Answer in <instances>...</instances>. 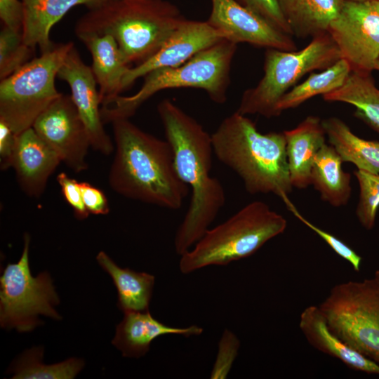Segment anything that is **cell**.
Listing matches in <instances>:
<instances>
[{
  "instance_id": "8fae6325",
  "label": "cell",
  "mask_w": 379,
  "mask_h": 379,
  "mask_svg": "<svg viewBox=\"0 0 379 379\" xmlns=\"http://www.w3.org/2000/svg\"><path fill=\"white\" fill-rule=\"evenodd\" d=\"M327 32L352 72L375 70L379 59V1L343 0Z\"/></svg>"
},
{
  "instance_id": "30bf717a",
  "label": "cell",
  "mask_w": 379,
  "mask_h": 379,
  "mask_svg": "<svg viewBox=\"0 0 379 379\" xmlns=\"http://www.w3.org/2000/svg\"><path fill=\"white\" fill-rule=\"evenodd\" d=\"M30 236L24 235L20 260L9 263L0 278V324L2 328L28 332L41 324L39 315L55 320L61 317L55 310L59 297L47 272L33 277L29 264Z\"/></svg>"
},
{
  "instance_id": "484cf974",
  "label": "cell",
  "mask_w": 379,
  "mask_h": 379,
  "mask_svg": "<svg viewBox=\"0 0 379 379\" xmlns=\"http://www.w3.org/2000/svg\"><path fill=\"white\" fill-rule=\"evenodd\" d=\"M322 97L354 106V116L379 134V89L371 74L351 72L342 86Z\"/></svg>"
},
{
  "instance_id": "f35d334b",
  "label": "cell",
  "mask_w": 379,
  "mask_h": 379,
  "mask_svg": "<svg viewBox=\"0 0 379 379\" xmlns=\"http://www.w3.org/2000/svg\"><path fill=\"white\" fill-rule=\"evenodd\" d=\"M375 69L379 71V59L375 64Z\"/></svg>"
},
{
  "instance_id": "d590c367",
  "label": "cell",
  "mask_w": 379,
  "mask_h": 379,
  "mask_svg": "<svg viewBox=\"0 0 379 379\" xmlns=\"http://www.w3.org/2000/svg\"><path fill=\"white\" fill-rule=\"evenodd\" d=\"M0 18L3 25L22 31L24 6L20 0H0Z\"/></svg>"
},
{
  "instance_id": "f1b7e54d",
  "label": "cell",
  "mask_w": 379,
  "mask_h": 379,
  "mask_svg": "<svg viewBox=\"0 0 379 379\" xmlns=\"http://www.w3.org/2000/svg\"><path fill=\"white\" fill-rule=\"evenodd\" d=\"M35 48L25 44L22 31L3 25L0 32V79H4L32 60Z\"/></svg>"
},
{
  "instance_id": "d4e9b609",
  "label": "cell",
  "mask_w": 379,
  "mask_h": 379,
  "mask_svg": "<svg viewBox=\"0 0 379 379\" xmlns=\"http://www.w3.org/2000/svg\"><path fill=\"white\" fill-rule=\"evenodd\" d=\"M328 142L343 162L354 164L358 170L379 174V142L356 135L339 118L332 117L322 121Z\"/></svg>"
},
{
  "instance_id": "44dd1931",
  "label": "cell",
  "mask_w": 379,
  "mask_h": 379,
  "mask_svg": "<svg viewBox=\"0 0 379 379\" xmlns=\"http://www.w3.org/2000/svg\"><path fill=\"white\" fill-rule=\"evenodd\" d=\"M89 51L91 69L99 86L102 102L120 95L123 79L131 68L116 40L108 34H83L77 36Z\"/></svg>"
},
{
  "instance_id": "4dcf8cb0",
  "label": "cell",
  "mask_w": 379,
  "mask_h": 379,
  "mask_svg": "<svg viewBox=\"0 0 379 379\" xmlns=\"http://www.w3.org/2000/svg\"><path fill=\"white\" fill-rule=\"evenodd\" d=\"M281 199L286 204L287 208L294 215V216H295L304 225L317 233L333 250L335 253L350 262L355 271L359 272L360 270L362 259L359 255H358L353 249H352L343 241L338 239L333 234L326 232L325 230L318 227L304 218L298 211L294 204L291 201L288 197V195L284 196Z\"/></svg>"
},
{
  "instance_id": "4fadbf2b",
  "label": "cell",
  "mask_w": 379,
  "mask_h": 379,
  "mask_svg": "<svg viewBox=\"0 0 379 379\" xmlns=\"http://www.w3.org/2000/svg\"><path fill=\"white\" fill-rule=\"evenodd\" d=\"M211 1V11L207 22L225 39L267 49L296 50L292 36L279 30L237 0Z\"/></svg>"
},
{
  "instance_id": "8d00e7d4",
  "label": "cell",
  "mask_w": 379,
  "mask_h": 379,
  "mask_svg": "<svg viewBox=\"0 0 379 379\" xmlns=\"http://www.w3.org/2000/svg\"><path fill=\"white\" fill-rule=\"evenodd\" d=\"M17 135L9 126L0 119V166L6 170L12 166Z\"/></svg>"
},
{
  "instance_id": "7a4b0ae2",
  "label": "cell",
  "mask_w": 379,
  "mask_h": 379,
  "mask_svg": "<svg viewBox=\"0 0 379 379\" xmlns=\"http://www.w3.org/2000/svg\"><path fill=\"white\" fill-rule=\"evenodd\" d=\"M114 157L109 185L126 198L176 210L189 187L180 178L169 142L147 133L129 121L112 122Z\"/></svg>"
},
{
  "instance_id": "9c48e42d",
  "label": "cell",
  "mask_w": 379,
  "mask_h": 379,
  "mask_svg": "<svg viewBox=\"0 0 379 379\" xmlns=\"http://www.w3.org/2000/svg\"><path fill=\"white\" fill-rule=\"evenodd\" d=\"M319 307L336 335L379 364V280L336 284Z\"/></svg>"
},
{
  "instance_id": "e575fe53",
  "label": "cell",
  "mask_w": 379,
  "mask_h": 379,
  "mask_svg": "<svg viewBox=\"0 0 379 379\" xmlns=\"http://www.w3.org/2000/svg\"><path fill=\"white\" fill-rule=\"evenodd\" d=\"M83 201L88 212L93 215H106L109 206L105 193L87 182H80Z\"/></svg>"
},
{
  "instance_id": "cb8c5ba5",
  "label": "cell",
  "mask_w": 379,
  "mask_h": 379,
  "mask_svg": "<svg viewBox=\"0 0 379 379\" xmlns=\"http://www.w3.org/2000/svg\"><path fill=\"white\" fill-rule=\"evenodd\" d=\"M342 163L333 147L325 143L317 152L311 171V185L321 199L333 207L346 205L351 196V175L343 170Z\"/></svg>"
},
{
  "instance_id": "277c9868",
  "label": "cell",
  "mask_w": 379,
  "mask_h": 379,
  "mask_svg": "<svg viewBox=\"0 0 379 379\" xmlns=\"http://www.w3.org/2000/svg\"><path fill=\"white\" fill-rule=\"evenodd\" d=\"M185 19L166 0H114L76 22L75 34H108L126 61L139 65L154 55Z\"/></svg>"
},
{
  "instance_id": "52a82bcc",
  "label": "cell",
  "mask_w": 379,
  "mask_h": 379,
  "mask_svg": "<svg viewBox=\"0 0 379 379\" xmlns=\"http://www.w3.org/2000/svg\"><path fill=\"white\" fill-rule=\"evenodd\" d=\"M340 59V51L327 32L312 37L300 51L267 48L264 75L255 86L244 92L237 111L244 115L277 117V104L303 76L313 70H324Z\"/></svg>"
},
{
  "instance_id": "7c38bea8",
  "label": "cell",
  "mask_w": 379,
  "mask_h": 379,
  "mask_svg": "<svg viewBox=\"0 0 379 379\" xmlns=\"http://www.w3.org/2000/svg\"><path fill=\"white\" fill-rule=\"evenodd\" d=\"M32 128L68 168L77 173L88 168L89 136L71 95L62 93L39 116Z\"/></svg>"
},
{
  "instance_id": "f546056e",
  "label": "cell",
  "mask_w": 379,
  "mask_h": 379,
  "mask_svg": "<svg viewBox=\"0 0 379 379\" xmlns=\"http://www.w3.org/2000/svg\"><path fill=\"white\" fill-rule=\"evenodd\" d=\"M359 187L356 215L367 230L373 228L379 208V174L358 170L354 172Z\"/></svg>"
},
{
  "instance_id": "83f0119b",
  "label": "cell",
  "mask_w": 379,
  "mask_h": 379,
  "mask_svg": "<svg viewBox=\"0 0 379 379\" xmlns=\"http://www.w3.org/2000/svg\"><path fill=\"white\" fill-rule=\"evenodd\" d=\"M44 349L32 347L26 350L11 366L10 373L15 379H72L81 371L84 362L70 358L60 363H43Z\"/></svg>"
},
{
  "instance_id": "3957f363",
  "label": "cell",
  "mask_w": 379,
  "mask_h": 379,
  "mask_svg": "<svg viewBox=\"0 0 379 379\" xmlns=\"http://www.w3.org/2000/svg\"><path fill=\"white\" fill-rule=\"evenodd\" d=\"M211 140L215 157L241 178L249 194L281 199L292 191L284 132L262 133L236 111L222 121Z\"/></svg>"
},
{
  "instance_id": "ab89813d",
  "label": "cell",
  "mask_w": 379,
  "mask_h": 379,
  "mask_svg": "<svg viewBox=\"0 0 379 379\" xmlns=\"http://www.w3.org/2000/svg\"><path fill=\"white\" fill-rule=\"evenodd\" d=\"M347 1H379V0H347Z\"/></svg>"
},
{
  "instance_id": "d6a6232c",
  "label": "cell",
  "mask_w": 379,
  "mask_h": 379,
  "mask_svg": "<svg viewBox=\"0 0 379 379\" xmlns=\"http://www.w3.org/2000/svg\"><path fill=\"white\" fill-rule=\"evenodd\" d=\"M252 10L279 30L292 36L279 5L278 0H237Z\"/></svg>"
},
{
  "instance_id": "74e56055",
  "label": "cell",
  "mask_w": 379,
  "mask_h": 379,
  "mask_svg": "<svg viewBox=\"0 0 379 379\" xmlns=\"http://www.w3.org/2000/svg\"><path fill=\"white\" fill-rule=\"evenodd\" d=\"M374 277H375L378 280H379V270L375 271Z\"/></svg>"
},
{
  "instance_id": "6da1fadb",
  "label": "cell",
  "mask_w": 379,
  "mask_h": 379,
  "mask_svg": "<svg viewBox=\"0 0 379 379\" xmlns=\"http://www.w3.org/2000/svg\"><path fill=\"white\" fill-rule=\"evenodd\" d=\"M157 112L173 152L176 171L192 191L174 240L175 252L182 255L209 229L225 205V192L220 180L210 175L214 154L211 135L169 99L158 104Z\"/></svg>"
},
{
  "instance_id": "ac0fdd59",
  "label": "cell",
  "mask_w": 379,
  "mask_h": 379,
  "mask_svg": "<svg viewBox=\"0 0 379 379\" xmlns=\"http://www.w3.org/2000/svg\"><path fill=\"white\" fill-rule=\"evenodd\" d=\"M284 134L291 183L293 187L305 189L311 185L314 158L326 143L322 121L318 117L308 116Z\"/></svg>"
},
{
  "instance_id": "7402d4cb",
  "label": "cell",
  "mask_w": 379,
  "mask_h": 379,
  "mask_svg": "<svg viewBox=\"0 0 379 379\" xmlns=\"http://www.w3.org/2000/svg\"><path fill=\"white\" fill-rule=\"evenodd\" d=\"M292 36L314 37L326 32L343 0H278Z\"/></svg>"
},
{
  "instance_id": "4316f807",
  "label": "cell",
  "mask_w": 379,
  "mask_h": 379,
  "mask_svg": "<svg viewBox=\"0 0 379 379\" xmlns=\"http://www.w3.org/2000/svg\"><path fill=\"white\" fill-rule=\"evenodd\" d=\"M351 72L349 63L341 58L319 73L311 74L306 80L293 86L281 97L276 106L277 116L284 110L300 106L316 95H324L339 88Z\"/></svg>"
},
{
  "instance_id": "d6986e66",
  "label": "cell",
  "mask_w": 379,
  "mask_h": 379,
  "mask_svg": "<svg viewBox=\"0 0 379 379\" xmlns=\"http://www.w3.org/2000/svg\"><path fill=\"white\" fill-rule=\"evenodd\" d=\"M299 327L307 342L319 351L352 369L379 374L378 364L348 346L330 329L319 306L310 305L302 312Z\"/></svg>"
},
{
  "instance_id": "603a6c76",
  "label": "cell",
  "mask_w": 379,
  "mask_h": 379,
  "mask_svg": "<svg viewBox=\"0 0 379 379\" xmlns=\"http://www.w3.org/2000/svg\"><path fill=\"white\" fill-rule=\"evenodd\" d=\"M117 291L119 308L124 313L149 310L155 282L154 275L118 266L104 251L96 256Z\"/></svg>"
},
{
  "instance_id": "e0dca14e",
  "label": "cell",
  "mask_w": 379,
  "mask_h": 379,
  "mask_svg": "<svg viewBox=\"0 0 379 379\" xmlns=\"http://www.w3.org/2000/svg\"><path fill=\"white\" fill-rule=\"evenodd\" d=\"M203 328L197 325L188 327L170 326L154 318L149 310L124 313L117 326L112 343L126 357L139 358L147 353L152 343L164 335H179L186 338L197 336Z\"/></svg>"
},
{
  "instance_id": "9a60e30c",
  "label": "cell",
  "mask_w": 379,
  "mask_h": 379,
  "mask_svg": "<svg viewBox=\"0 0 379 379\" xmlns=\"http://www.w3.org/2000/svg\"><path fill=\"white\" fill-rule=\"evenodd\" d=\"M225 39L207 21L184 19L159 50L145 62L131 67L122 81V90L149 72L179 66L203 50Z\"/></svg>"
},
{
  "instance_id": "8992f818",
  "label": "cell",
  "mask_w": 379,
  "mask_h": 379,
  "mask_svg": "<svg viewBox=\"0 0 379 379\" xmlns=\"http://www.w3.org/2000/svg\"><path fill=\"white\" fill-rule=\"evenodd\" d=\"M287 227L285 218L261 201L242 207L227 220L208 229L182 254L179 268L189 274L211 265H227L247 258Z\"/></svg>"
},
{
  "instance_id": "ffe728a7",
  "label": "cell",
  "mask_w": 379,
  "mask_h": 379,
  "mask_svg": "<svg viewBox=\"0 0 379 379\" xmlns=\"http://www.w3.org/2000/svg\"><path fill=\"white\" fill-rule=\"evenodd\" d=\"M24 6L23 39L41 53L49 50L52 27L72 8L84 5L88 10L100 8L114 0H21Z\"/></svg>"
},
{
  "instance_id": "5b68a950",
  "label": "cell",
  "mask_w": 379,
  "mask_h": 379,
  "mask_svg": "<svg viewBox=\"0 0 379 379\" xmlns=\"http://www.w3.org/2000/svg\"><path fill=\"white\" fill-rule=\"evenodd\" d=\"M237 47V44L222 39L179 66L149 72L135 94L119 95L102 102L100 114L103 123L129 119L146 100L164 89L199 88L206 91L214 102L223 104L227 100L231 65Z\"/></svg>"
},
{
  "instance_id": "ba28073f",
  "label": "cell",
  "mask_w": 379,
  "mask_h": 379,
  "mask_svg": "<svg viewBox=\"0 0 379 379\" xmlns=\"http://www.w3.org/2000/svg\"><path fill=\"white\" fill-rule=\"evenodd\" d=\"M72 42L55 44L0 82V119L18 135L62 94L55 80Z\"/></svg>"
},
{
  "instance_id": "2e32d148",
  "label": "cell",
  "mask_w": 379,
  "mask_h": 379,
  "mask_svg": "<svg viewBox=\"0 0 379 379\" xmlns=\"http://www.w3.org/2000/svg\"><path fill=\"white\" fill-rule=\"evenodd\" d=\"M62 162L58 154L32 127L17 135L12 168L22 191L29 197H40L48 178Z\"/></svg>"
},
{
  "instance_id": "5bb4252c",
  "label": "cell",
  "mask_w": 379,
  "mask_h": 379,
  "mask_svg": "<svg viewBox=\"0 0 379 379\" xmlns=\"http://www.w3.org/2000/svg\"><path fill=\"white\" fill-rule=\"evenodd\" d=\"M57 77L69 86L71 98L86 126L91 147L106 156L114 145L104 128L101 118V100L91 66L81 59L74 46L68 52Z\"/></svg>"
},
{
  "instance_id": "1f68e13d",
  "label": "cell",
  "mask_w": 379,
  "mask_h": 379,
  "mask_svg": "<svg viewBox=\"0 0 379 379\" xmlns=\"http://www.w3.org/2000/svg\"><path fill=\"white\" fill-rule=\"evenodd\" d=\"M240 342L237 335L225 329L219 341L216 359L211 373V378H225L238 354Z\"/></svg>"
},
{
  "instance_id": "836d02e7",
  "label": "cell",
  "mask_w": 379,
  "mask_h": 379,
  "mask_svg": "<svg viewBox=\"0 0 379 379\" xmlns=\"http://www.w3.org/2000/svg\"><path fill=\"white\" fill-rule=\"evenodd\" d=\"M56 179L60 186L62 194L65 201L72 208L75 217L79 220L87 218L89 213L83 201L80 182L69 178L64 172L59 173Z\"/></svg>"
}]
</instances>
